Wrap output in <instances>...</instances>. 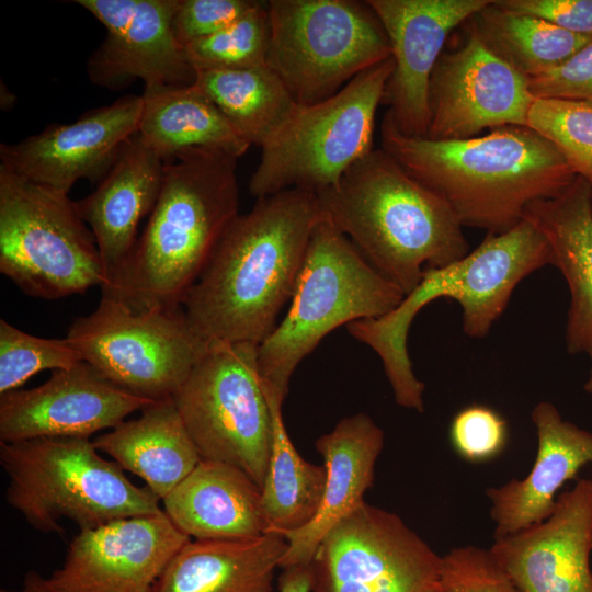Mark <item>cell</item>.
<instances>
[{"instance_id":"b9f144b4","label":"cell","mask_w":592,"mask_h":592,"mask_svg":"<svg viewBox=\"0 0 592 592\" xmlns=\"http://www.w3.org/2000/svg\"><path fill=\"white\" fill-rule=\"evenodd\" d=\"M585 352L590 355V358H591V368H590V374H589V377L587 379V382L584 383V390L592 395V340L591 342L589 343Z\"/></svg>"},{"instance_id":"60d3db41","label":"cell","mask_w":592,"mask_h":592,"mask_svg":"<svg viewBox=\"0 0 592 592\" xmlns=\"http://www.w3.org/2000/svg\"><path fill=\"white\" fill-rule=\"evenodd\" d=\"M0 592H54L47 578L37 571L30 570L23 579V584L19 590L1 589Z\"/></svg>"},{"instance_id":"4316f807","label":"cell","mask_w":592,"mask_h":592,"mask_svg":"<svg viewBox=\"0 0 592 592\" xmlns=\"http://www.w3.org/2000/svg\"><path fill=\"white\" fill-rule=\"evenodd\" d=\"M93 444L140 477L160 500L202 460L172 398L151 402L138 418L123 421Z\"/></svg>"},{"instance_id":"603a6c76","label":"cell","mask_w":592,"mask_h":592,"mask_svg":"<svg viewBox=\"0 0 592 592\" xmlns=\"http://www.w3.org/2000/svg\"><path fill=\"white\" fill-rule=\"evenodd\" d=\"M384 441L383 430L365 413L343 418L316 441L326 469L323 496L308 524L283 534L287 549L280 568L309 566L326 535L364 502Z\"/></svg>"},{"instance_id":"5bb4252c","label":"cell","mask_w":592,"mask_h":592,"mask_svg":"<svg viewBox=\"0 0 592 592\" xmlns=\"http://www.w3.org/2000/svg\"><path fill=\"white\" fill-rule=\"evenodd\" d=\"M534 100L530 79L490 52L467 26L460 46L443 52L432 72L426 137L456 140L486 128L526 126Z\"/></svg>"},{"instance_id":"f546056e","label":"cell","mask_w":592,"mask_h":592,"mask_svg":"<svg viewBox=\"0 0 592 592\" xmlns=\"http://www.w3.org/2000/svg\"><path fill=\"white\" fill-rule=\"evenodd\" d=\"M467 22L490 52L528 79L561 65L592 37L504 10L493 0Z\"/></svg>"},{"instance_id":"7c38bea8","label":"cell","mask_w":592,"mask_h":592,"mask_svg":"<svg viewBox=\"0 0 592 592\" xmlns=\"http://www.w3.org/2000/svg\"><path fill=\"white\" fill-rule=\"evenodd\" d=\"M66 338L83 362L151 401L172 398L208 349L182 306L136 312L107 297L93 312L77 318Z\"/></svg>"},{"instance_id":"836d02e7","label":"cell","mask_w":592,"mask_h":592,"mask_svg":"<svg viewBox=\"0 0 592 592\" xmlns=\"http://www.w3.org/2000/svg\"><path fill=\"white\" fill-rule=\"evenodd\" d=\"M80 362L67 338L35 337L0 320V395L19 389L41 371L65 369Z\"/></svg>"},{"instance_id":"4dcf8cb0","label":"cell","mask_w":592,"mask_h":592,"mask_svg":"<svg viewBox=\"0 0 592 592\" xmlns=\"http://www.w3.org/2000/svg\"><path fill=\"white\" fill-rule=\"evenodd\" d=\"M266 397V396H265ZM273 423L269 469L261 487L266 533L283 535L308 524L323 496L326 469L305 460L293 445L282 417V405L266 397Z\"/></svg>"},{"instance_id":"4fadbf2b","label":"cell","mask_w":592,"mask_h":592,"mask_svg":"<svg viewBox=\"0 0 592 592\" xmlns=\"http://www.w3.org/2000/svg\"><path fill=\"white\" fill-rule=\"evenodd\" d=\"M442 557L400 516L364 501L321 540L311 592H445Z\"/></svg>"},{"instance_id":"8d00e7d4","label":"cell","mask_w":592,"mask_h":592,"mask_svg":"<svg viewBox=\"0 0 592 592\" xmlns=\"http://www.w3.org/2000/svg\"><path fill=\"white\" fill-rule=\"evenodd\" d=\"M254 0H181L172 21L177 39L185 46L229 26L252 10Z\"/></svg>"},{"instance_id":"9c48e42d","label":"cell","mask_w":592,"mask_h":592,"mask_svg":"<svg viewBox=\"0 0 592 592\" xmlns=\"http://www.w3.org/2000/svg\"><path fill=\"white\" fill-rule=\"evenodd\" d=\"M267 67L298 105L325 101L391 57L367 1L270 0Z\"/></svg>"},{"instance_id":"d590c367","label":"cell","mask_w":592,"mask_h":592,"mask_svg":"<svg viewBox=\"0 0 592 592\" xmlns=\"http://www.w3.org/2000/svg\"><path fill=\"white\" fill-rule=\"evenodd\" d=\"M442 580L445 592H519L490 550L473 545L442 557Z\"/></svg>"},{"instance_id":"44dd1931","label":"cell","mask_w":592,"mask_h":592,"mask_svg":"<svg viewBox=\"0 0 592 592\" xmlns=\"http://www.w3.org/2000/svg\"><path fill=\"white\" fill-rule=\"evenodd\" d=\"M531 418L537 435L531 470L522 479L486 490L494 538L546 520L555 510L558 491L592 464V432L565 420L549 401L538 402Z\"/></svg>"},{"instance_id":"ba28073f","label":"cell","mask_w":592,"mask_h":592,"mask_svg":"<svg viewBox=\"0 0 592 592\" xmlns=\"http://www.w3.org/2000/svg\"><path fill=\"white\" fill-rule=\"evenodd\" d=\"M392 67L390 57L356 76L331 98L297 105L261 148L249 192L257 198L289 189L317 194L337 184L374 149L376 111Z\"/></svg>"},{"instance_id":"30bf717a","label":"cell","mask_w":592,"mask_h":592,"mask_svg":"<svg viewBox=\"0 0 592 592\" xmlns=\"http://www.w3.org/2000/svg\"><path fill=\"white\" fill-rule=\"evenodd\" d=\"M0 272L24 294L58 299L105 282L95 238L68 193L0 166Z\"/></svg>"},{"instance_id":"7bdbcfd3","label":"cell","mask_w":592,"mask_h":592,"mask_svg":"<svg viewBox=\"0 0 592 592\" xmlns=\"http://www.w3.org/2000/svg\"><path fill=\"white\" fill-rule=\"evenodd\" d=\"M591 201H592V196H591Z\"/></svg>"},{"instance_id":"6da1fadb","label":"cell","mask_w":592,"mask_h":592,"mask_svg":"<svg viewBox=\"0 0 592 592\" xmlns=\"http://www.w3.org/2000/svg\"><path fill=\"white\" fill-rule=\"evenodd\" d=\"M322 218L317 195L289 189L238 214L182 300L207 344L259 345L291 300L311 232Z\"/></svg>"},{"instance_id":"277c9868","label":"cell","mask_w":592,"mask_h":592,"mask_svg":"<svg viewBox=\"0 0 592 592\" xmlns=\"http://www.w3.org/2000/svg\"><path fill=\"white\" fill-rule=\"evenodd\" d=\"M237 158L194 149L164 162L157 203L116 283L102 297L140 312L181 306L239 214Z\"/></svg>"},{"instance_id":"3957f363","label":"cell","mask_w":592,"mask_h":592,"mask_svg":"<svg viewBox=\"0 0 592 592\" xmlns=\"http://www.w3.org/2000/svg\"><path fill=\"white\" fill-rule=\"evenodd\" d=\"M316 195L322 217L405 295L426 269L443 267L469 252L452 207L382 148Z\"/></svg>"},{"instance_id":"7a4b0ae2","label":"cell","mask_w":592,"mask_h":592,"mask_svg":"<svg viewBox=\"0 0 592 592\" xmlns=\"http://www.w3.org/2000/svg\"><path fill=\"white\" fill-rule=\"evenodd\" d=\"M380 148L439 194L463 227L493 234L515 226L531 203L559 194L578 177L559 150L527 126L436 140L402 134L386 112Z\"/></svg>"},{"instance_id":"7402d4cb","label":"cell","mask_w":592,"mask_h":592,"mask_svg":"<svg viewBox=\"0 0 592 592\" xmlns=\"http://www.w3.org/2000/svg\"><path fill=\"white\" fill-rule=\"evenodd\" d=\"M164 161L137 134L123 146L96 189L76 208L90 227L101 257L105 282L119 278L137 242V228L150 215L160 194Z\"/></svg>"},{"instance_id":"5b68a950","label":"cell","mask_w":592,"mask_h":592,"mask_svg":"<svg viewBox=\"0 0 592 592\" xmlns=\"http://www.w3.org/2000/svg\"><path fill=\"white\" fill-rule=\"evenodd\" d=\"M551 260L544 236L523 218L504 232H487L462 259L426 269L419 284L388 314L352 321L346 329L377 353L396 402L422 412L425 385L414 375L407 350L415 315L437 298H451L462 308L464 332L481 339L505 310L517 284Z\"/></svg>"},{"instance_id":"74e56055","label":"cell","mask_w":592,"mask_h":592,"mask_svg":"<svg viewBox=\"0 0 592 592\" xmlns=\"http://www.w3.org/2000/svg\"><path fill=\"white\" fill-rule=\"evenodd\" d=\"M534 98L592 101V37L556 68L530 79Z\"/></svg>"},{"instance_id":"ffe728a7","label":"cell","mask_w":592,"mask_h":592,"mask_svg":"<svg viewBox=\"0 0 592 592\" xmlns=\"http://www.w3.org/2000/svg\"><path fill=\"white\" fill-rule=\"evenodd\" d=\"M519 592H592V479L560 493L543 522L489 548Z\"/></svg>"},{"instance_id":"e575fe53","label":"cell","mask_w":592,"mask_h":592,"mask_svg":"<svg viewBox=\"0 0 592 592\" xmlns=\"http://www.w3.org/2000/svg\"><path fill=\"white\" fill-rule=\"evenodd\" d=\"M509 429L494 409L470 405L459 410L449 425V441L456 454L469 463H485L506 446Z\"/></svg>"},{"instance_id":"e0dca14e","label":"cell","mask_w":592,"mask_h":592,"mask_svg":"<svg viewBox=\"0 0 592 592\" xmlns=\"http://www.w3.org/2000/svg\"><path fill=\"white\" fill-rule=\"evenodd\" d=\"M180 1L76 0L107 30L88 61L91 81L109 89L134 79L145 87L193 84L196 71L172 27Z\"/></svg>"},{"instance_id":"f35d334b","label":"cell","mask_w":592,"mask_h":592,"mask_svg":"<svg viewBox=\"0 0 592 592\" xmlns=\"http://www.w3.org/2000/svg\"><path fill=\"white\" fill-rule=\"evenodd\" d=\"M508 11L545 20L568 32L592 36V0H493Z\"/></svg>"},{"instance_id":"8fae6325","label":"cell","mask_w":592,"mask_h":592,"mask_svg":"<svg viewBox=\"0 0 592 592\" xmlns=\"http://www.w3.org/2000/svg\"><path fill=\"white\" fill-rule=\"evenodd\" d=\"M172 399L202 460L236 466L262 487L273 423L257 344H208Z\"/></svg>"},{"instance_id":"d6a6232c","label":"cell","mask_w":592,"mask_h":592,"mask_svg":"<svg viewBox=\"0 0 592 592\" xmlns=\"http://www.w3.org/2000/svg\"><path fill=\"white\" fill-rule=\"evenodd\" d=\"M526 126L553 144L592 185V101L535 98Z\"/></svg>"},{"instance_id":"d6986e66","label":"cell","mask_w":592,"mask_h":592,"mask_svg":"<svg viewBox=\"0 0 592 592\" xmlns=\"http://www.w3.org/2000/svg\"><path fill=\"white\" fill-rule=\"evenodd\" d=\"M141 95L128 94L71 124H54L15 144L0 145V166L39 185L69 193L80 179L100 182L138 133Z\"/></svg>"},{"instance_id":"ab89813d","label":"cell","mask_w":592,"mask_h":592,"mask_svg":"<svg viewBox=\"0 0 592 592\" xmlns=\"http://www.w3.org/2000/svg\"><path fill=\"white\" fill-rule=\"evenodd\" d=\"M312 576L310 566L283 568L278 580L280 592H311Z\"/></svg>"},{"instance_id":"484cf974","label":"cell","mask_w":592,"mask_h":592,"mask_svg":"<svg viewBox=\"0 0 592 592\" xmlns=\"http://www.w3.org/2000/svg\"><path fill=\"white\" fill-rule=\"evenodd\" d=\"M287 549L283 535L186 543L171 558L153 592H272Z\"/></svg>"},{"instance_id":"8992f818","label":"cell","mask_w":592,"mask_h":592,"mask_svg":"<svg viewBox=\"0 0 592 592\" xmlns=\"http://www.w3.org/2000/svg\"><path fill=\"white\" fill-rule=\"evenodd\" d=\"M403 296L322 217L311 232L286 315L258 345L264 395L283 403L294 371L328 333L355 320L382 317Z\"/></svg>"},{"instance_id":"ac0fdd59","label":"cell","mask_w":592,"mask_h":592,"mask_svg":"<svg viewBox=\"0 0 592 592\" xmlns=\"http://www.w3.org/2000/svg\"><path fill=\"white\" fill-rule=\"evenodd\" d=\"M151 400L115 385L87 362L55 369L44 384L0 395V442L87 437L113 429Z\"/></svg>"},{"instance_id":"1f68e13d","label":"cell","mask_w":592,"mask_h":592,"mask_svg":"<svg viewBox=\"0 0 592 592\" xmlns=\"http://www.w3.org/2000/svg\"><path fill=\"white\" fill-rule=\"evenodd\" d=\"M270 42L267 1L229 26L184 46L195 71L246 69L266 65Z\"/></svg>"},{"instance_id":"83f0119b","label":"cell","mask_w":592,"mask_h":592,"mask_svg":"<svg viewBox=\"0 0 592 592\" xmlns=\"http://www.w3.org/2000/svg\"><path fill=\"white\" fill-rule=\"evenodd\" d=\"M138 135L164 162L194 149L237 159L251 147L195 84L145 87Z\"/></svg>"},{"instance_id":"52a82bcc","label":"cell","mask_w":592,"mask_h":592,"mask_svg":"<svg viewBox=\"0 0 592 592\" xmlns=\"http://www.w3.org/2000/svg\"><path fill=\"white\" fill-rule=\"evenodd\" d=\"M0 464L9 478L7 502L44 533H62V519L81 531L162 511L148 487L134 485L87 437L0 442Z\"/></svg>"},{"instance_id":"f1b7e54d","label":"cell","mask_w":592,"mask_h":592,"mask_svg":"<svg viewBox=\"0 0 592 592\" xmlns=\"http://www.w3.org/2000/svg\"><path fill=\"white\" fill-rule=\"evenodd\" d=\"M194 83L250 146L260 148L282 128L298 105L267 65L196 71Z\"/></svg>"},{"instance_id":"2e32d148","label":"cell","mask_w":592,"mask_h":592,"mask_svg":"<svg viewBox=\"0 0 592 592\" xmlns=\"http://www.w3.org/2000/svg\"><path fill=\"white\" fill-rule=\"evenodd\" d=\"M388 36L394 61L382 104L405 135L426 137L429 84L451 32L490 0H367Z\"/></svg>"},{"instance_id":"cb8c5ba5","label":"cell","mask_w":592,"mask_h":592,"mask_svg":"<svg viewBox=\"0 0 592 592\" xmlns=\"http://www.w3.org/2000/svg\"><path fill=\"white\" fill-rule=\"evenodd\" d=\"M592 185L581 177L559 194L535 201L524 210L546 239L551 264L569 293L566 343L571 354L585 352L592 340Z\"/></svg>"},{"instance_id":"9a60e30c","label":"cell","mask_w":592,"mask_h":592,"mask_svg":"<svg viewBox=\"0 0 592 592\" xmlns=\"http://www.w3.org/2000/svg\"><path fill=\"white\" fill-rule=\"evenodd\" d=\"M190 542L162 510L81 530L47 578L54 592H153L171 558Z\"/></svg>"},{"instance_id":"d4e9b609","label":"cell","mask_w":592,"mask_h":592,"mask_svg":"<svg viewBox=\"0 0 592 592\" xmlns=\"http://www.w3.org/2000/svg\"><path fill=\"white\" fill-rule=\"evenodd\" d=\"M162 503L174 526L198 540L247 539L266 533L261 487L230 464L201 460Z\"/></svg>"}]
</instances>
